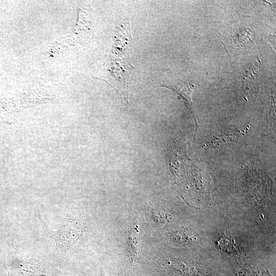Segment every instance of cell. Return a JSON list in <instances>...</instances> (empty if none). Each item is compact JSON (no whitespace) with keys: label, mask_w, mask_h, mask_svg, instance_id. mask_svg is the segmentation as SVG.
I'll return each instance as SVG.
<instances>
[{"label":"cell","mask_w":276,"mask_h":276,"mask_svg":"<svg viewBox=\"0 0 276 276\" xmlns=\"http://www.w3.org/2000/svg\"><path fill=\"white\" fill-rule=\"evenodd\" d=\"M83 233L81 222L72 216L67 218L58 231L52 233L51 237L60 250L67 251L82 243Z\"/></svg>","instance_id":"cell-1"},{"label":"cell","mask_w":276,"mask_h":276,"mask_svg":"<svg viewBox=\"0 0 276 276\" xmlns=\"http://www.w3.org/2000/svg\"><path fill=\"white\" fill-rule=\"evenodd\" d=\"M140 242L141 235L136 222L131 227L127 239V250L132 266L137 264L139 258Z\"/></svg>","instance_id":"cell-2"},{"label":"cell","mask_w":276,"mask_h":276,"mask_svg":"<svg viewBox=\"0 0 276 276\" xmlns=\"http://www.w3.org/2000/svg\"><path fill=\"white\" fill-rule=\"evenodd\" d=\"M170 89L179 95L191 107L192 102V96L194 90V86L192 84L186 81H179L171 85H163Z\"/></svg>","instance_id":"cell-3"},{"label":"cell","mask_w":276,"mask_h":276,"mask_svg":"<svg viewBox=\"0 0 276 276\" xmlns=\"http://www.w3.org/2000/svg\"><path fill=\"white\" fill-rule=\"evenodd\" d=\"M22 265V270L24 272V274L26 276H37L40 275H44L45 272L42 270L39 263H36L35 261H29L24 262Z\"/></svg>","instance_id":"cell-4"},{"label":"cell","mask_w":276,"mask_h":276,"mask_svg":"<svg viewBox=\"0 0 276 276\" xmlns=\"http://www.w3.org/2000/svg\"><path fill=\"white\" fill-rule=\"evenodd\" d=\"M149 212L153 220L158 224H162L167 221L168 216L167 214L158 210L156 208L150 209Z\"/></svg>","instance_id":"cell-5"}]
</instances>
